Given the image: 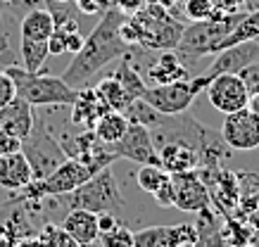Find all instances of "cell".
<instances>
[{
    "instance_id": "6da1fadb",
    "label": "cell",
    "mask_w": 259,
    "mask_h": 247,
    "mask_svg": "<svg viewBox=\"0 0 259 247\" xmlns=\"http://www.w3.org/2000/svg\"><path fill=\"white\" fill-rule=\"evenodd\" d=\"M119 10H105L102 19L98 22L91 36L83 40V45L76 55L71 57L69 67L62 72V81L71 88H83L95 74L105 69L110 62L121 60L128 53L121 36H119Z\"/></svg>"
},
{
    "instance_id": "7a4b0ae2",
    "label": "cell",
    "mask_w": 259,
    "mask_h": 247,
    "mask_svg": "<svg viewBox=\"0 0 259 247\" xmlns=\"http://www.w3.org/2000/svg\"><path fill=\"white\" fill-rule=\"evenodd\" d=\"M5 72L12 76L17 86V95L24 97L26 103H31L33 107H69L76 100V90L79 88H71L62 81V76L48 72H29L19 64H12Z\"/></svg>"
},
{
    "instance_id": "3957f363",
    "label": "cell",
    "mask_w": 259,
    "mask_h": 247,
    "mask_svg": "<svg viewBox=\"0 0 259 247\" xmlns=\"http://www.w3.org/2000/svg\"><path fill=\"white\" fill-rule=\"evenodd\" d=\"M245 17V12H224L219 10L217 15H212L209 19L202 22H193L190 26L183 29L176 53L183 57H212L217 53V45L226 38L228 33L236 29V24Z\"/></svg>"
},
{
    "instance_id": "277c9868",
    "label": "cell",
    "mask_w": 259,
    "mask_h": 247,
    "mask_svg": "<svg viewBox=\"0 0 259 247\" xmlns=\"http://www.w3.org/2000/svg\"><path fill=\"white\" fill-rule=\"evenodd\" d=\"M60 197L64 200V205L69 209H86V212H93V214H102V212L121 214L126 209V202L121 197V192H119L117 178H114L110 167L100 169L98 174L91 176L76 190L60 195Z\"/></svg>"
},
{
    "instance_id": "5b68a950",
    "label": "cell",
    "mask_w": 259,
    "mask_h": 247,
    "mask_svg": "<svg viewBox=\"0 0 259 247\" xmlns=\"http://www.w3.org/2000/svg\"><path fill=\"white\" fill-rule=\"evenodd\" d=\"M131 19L136 22L138 33H141L138 43L148 50H176L183 29H186L159 3H148L141 12L131 15Z\"/></svg>"
},
{
    "instance_id": "8992f818",
    "label": "cell",
    "mask_w": 259,
    "mask_h": 247,
    "mask_svg": "<svg viewBox=\"0 0 259 247\" xmlns=\"http://www.w3.org/2000/svg\"><path fill=\"white\" fill-rule=\"evenodd\" d=\"M98 171L91 169L86 162L74 160V157H67V160L60 164V167L53 171L50 176L40 178V181H31V183L24 188V192H19V200H26V202H33V200H48V197H60V195H67V192L76 190L79 185H83L95 176Z\"/></svg>"
},
{
    "instance_id": "52a82bcc",
    "label": "cell",
    "mask_w": 259,
    "mask_h": 247,
    "mask_svg": "<svg viewBox=\"0 0 259 247\" xmlns=\"http://www.w3.org/2000/svg\"><path fill=\"white\" fill-rule=\"evenodd\" d=\"M207 83H209V79H204L202 74L190 76L186 81H174V83H155L152 88H145L143 100L152 110H157L159 114L174 117V114L190 110V105L195 103L197 95H202Z\"/></svg>"
},
{
    "instance_id": "ba28073f",
    "label": "cell",
    "mask_w": 259,
    "mask_h": 247,
    "mask_svg": "<svg viewBox=\"0 0 259 247\" xmlns=\"http://www.w3.org/2000/svg\"><path fill=\"white\" fill-rule=\"evenodd\" d=\"M22 152L24 157L29 160V164H31L33 181H40V178L50 176L67 160V152L62 150V145L57 143V138L48 131L43 119L33 121L31 133L22 140Z\"/></svg>"
},
{
    "instance_id": "9c48e42d",
    "label": "cell",
    "mask_w": 259,
    "mask_h": 247,
    "mask_svg": "<svg viewBox=\"0 0 259 247\" xmlns=\"http://www.w3.org/2000/svg\"><path fill=\"white\" fill-rule=\"evenodd\" d=\"M197 174L204 181L212 207L221 216H231L238 209L240 200H243V176L226 171V169L217 164V167H197Z\"/></svg>"
},
{
    "instance_id": "30bf717a",
    "label": "cell",
    "mask_w": 259,
    "mask_h": 247,
    "mask_svg": "<svg viewBox=\"0 0 259 247\" xmlns=\"http://www.w3.org/2000/svg\"><path fill=\"white\" fill-rule=\"evenodd\" d=\"M224 143L236 152H252L259 147V117L250 107H243L238 112H231L224 117L221 126Z\"/></svg>"
},
{
    "instance_id": "8fae6325",
    "label": "cell",
    "mask_w": 259,
    "mask_h": 247,
    "mask_svg": "<svg viewBox=\"0 0 259 247\" xmlns=\"http://www.w3.org/2000/svg\"><path fill=\"white\" fill-rule=\"evenodd\" d=\"M202 95L221 114H231V112L243 110V107H247V100H250V93H247V88H245L243 79L238 74H219V76H214L204 86Z\"/></svg>"
},
{
    "instance_id": "7c38bea8",
    "label": "cell",
    "mask_w": 259,
    "mask_h": 247,
    "mask_svg": "<svg viewBox=\"0 0 259 247\" xmlns=\"http://www.w3.org/2000/svg\"><path fill=\"white\" fill-rule=\"evenodd\" d=\"M112 150L117 155V160L121 157V160H131L136 164H155V167H159V152L155 140H152L150 128L143 126V124H136V121L128 124V131L124 133L121 140L112 143Z\"/></svg>"
},
{
    "instance_id": "4fadbf2b",
    "label": "cell",
    "mask_w": 259,
    "mask_h": 247,
    "mask_svg": "<svg viewBox=\"0 0 259 247\" xmlns=\"http://www.w3.org/2000/svg\"><path fill=\"white\" fill-rule=\"evenodd\" d=\"M171 183H174V207L181 212H202V209L212 207V200H209V190L204 181L200 178L197 169L193 171H183V174H171Z\"/></svg>"
},
{
    "instance_id": "5bb4252c",
    "label": "cell",
    "mask_w": 259,
    "mask_h": 247,
    "mask_svg": "<svg viewBox=\"0 0 259 247\" xmlns=\"http://www.w3.org/2000/svg\"><path fill=\"white\" fill-rule=\"evenodd\" d=\"M212 64L202 72L204 79L212 81L219 74H238L243 67L257 62L259 60V40H247V43H238L231 48H224L219 53H214Z\"/></svg>"
},
{
    "instance_id": "9a60e30c",
    "label": "cell",
    "mask_w": 259,
    "mask_h": 247,
    "mask_svg": "<svg viewBox=\"0 0 259 247\" xmlns=\"http://www.w3.org/2000/svg\"><path fill=\"white\" fill-rule=\"evenodd\" d=\"M195 240L193 223H176V226H148L134 233V247H179L183 242Z\"/></svg>"
},
{
    "instance_id": "2e32d148",
    "label": "cell",
    "mask_w": 259,
    "mask_h": 247,
    "mask_svg": "<svg viewBox=\"0 0 259 247\" xmlns=\"http://www.w3.org/2000/svg\"><path fill=\"white\" fill-rule=\"evenodd\" d=\"M33 105L26 103L24 97L17 95L15 100H10L5 107H0V128L12 133L15 138L24 140V138L31 133L33 128Z\"/></svg>"
},
{
    "instance_id": "e0dca14e",
    "label": "cell",
    "mask_w": 259,
    "mask_h": 247,
    "mask_svg": "<svg viewBox=\"0 0 259 247\" xmlns=\"http://www.w3.org/2000/svg\"><path fill=\"white\" fill-rule=\"evenodd\" d=\"M157 152L159 167L169 174H183V171H193L200 167V155L186 140H169V143L159 145Z\"/></svg>"
},
{
    "instance_id": "ac0fdd59",
    "label": "cell",
    "mask_w": 259,
    "mask_h": 247,
    "mask_svg": "<svg viewBox=\"0 0 259 247\" xmlns=\"http://www.w3.org/2000/svg\"><path fill=\"white\" fill-rule=\"evenodd\" d=\"M69 107H71V124L83 128V131L93 128L95 121L110 110L107 105L102 103V97L98 95L95 88H81V90H76V100Z\"/></svg>"
},
{
    "instance_id": "d6986e66",
    "label": "cell",
    "mask_w": 259,
    "mask_h": 247,
    "mask_svg": "<svg viewBox=\"0 0 259 247\" xmlns=\"http://www.w3.org/2000/svg\"><path fill=\"white\" fill-rule=\"evenodd\" d=\"M33 181V171L24 152H12V155H0V188L3 190H24Z\"/></svg>"
},
{
    "instance_id": "ffe728a7",
    "label": "cell",
    "mask_w": 259,
    "mask_h": 247,
    "mask_svg": "<svg viewBox=\"0 0 259 247\" xmlns=\"http://www.w3.org/2000/svg\"><path fill=\"white\" fill-rule=\"evenodd\" d=\"M195 247H228L226 235H224V216L214 207H207L197 212L195 219Z\"/></svg>"
},
{
    "instance_id": "44dd1931",
    "label": "cell",
    "mask_w": 259,
    "mask_h": 247,
    "mask_svg": "<svg viewBox=\"0 0 259 247\" xmlns=\"http://www.w3.org/2000/svg\"><path fill=\"white\" fill-rule=\"evenodd\" d=\"M62 231L69 235L74 242H79L81 247L93 245L100 238L98 231V214L86 212V209H69L67 216L62 219Z\"/></svg>"
},
{
    "instance_id": "7402d4cb",
    "label": "cell",
    "mask_w": 259,
    "mask_h": 247,
    "mask_svg": "<svg viewBox=\"0 0 259 247\" xmlns=\"http://www.w3.org/2000/svg\"><path fill=\"white\" fill-rule=\"evenodd\" d=\"M148 76L155 83H174V81H186L190 79V69L186 67L183 57L174 50H164L157 57V62L150 67Z\"/></svg>"
},
{
    "instance_id": "603a6c76",
    "label": "cell",
    "mask_w": 259,
    "mask_h": 247,
    "mask_svg": "<svg viewBox=\"0 0 259 247\" xmlns=\"http://www.w3.org/2000/svg\"><path fill=\"white\" fill-rule=\"evenodd\" d=\"M55 31V19L50 15V10L33 8L22 15V24H19V38L29 40H48Z\"/></svg>"
},
{
    "instance_id": "cb8c5ba5",
    "label": "cell",
    "mask_w": 259,
    "mask_h": 247,
    "mask_svg": "<svg viewBox=\"0 0 259 247\" xmlns=\"http://www.w3.org/2000/svg\"><path fill=\"white\" fill-rule=\"evenodd\" d=\"M128 117H126L124 112H117V110H107L105 114H102L100 119L95 121V136L100 138L102 143H117V140H121L124 138V133L128 131Z\"/></svg>"
},
{
    "instance_id": "d4e9b609",
    "label": "cell",
    "mask_w": 259,
    "mask_h": 247,
    "mask_svg": "<svg viewBox=\"0 0 259 247\" xmlns=\"http://www.w3.org/2000/svg\"><path fill=\"white\" fill-rule=\"evenodd\" d=\"M98 95L102 97V103L107 105L110 110H117V112H124L128 105L134 103V97L128 95V90H126L121 83H119L114 76H107V79H100L98 81Z\"/></svg>"
},
{
    "instance_id": "484cf974",
    "label": "cell",
    "mask_w": 259,
    "mask_h": 247,
    "mask_svg": "<svg viewBox=\"0 0 259 247\" xmlns=\"http://www.w3.org/2000/svg\"><path fill=\"white\" fill-rule=\"evenodd\" d=\"M19 55H22V67L29 72H43L46 60L50 57L48 40H29L19 38Z\"/></svg>"
},
{
    "instance_id": "4316f807",
    "label": "cell",
    "mask_w": 259,
    "mask_h": 247,
    "mask_svg": "<svg viewBox=\"0 0 259 247\" xmlns=\"http://www.w3.org/2000/svg\"><path fill=\"white\" fill-rule=\"evenodd\" d=\"M114 79L121 83V86L128 90V95L134 97H143V93H145V88H148V83L143 81V76L138 72H136V67L126 57H121V62H119V67H117V72L112 74Z\"/></svg>"
},
{
    "instance_id": "83f0119b",
    "label": "cell",
    "mask_w": 259,
    "mask_h": 247,
    "mask_svg": "<svg viewBox=\"0 0 259 247\" xmlns=\"http://www.w3.org/2000/svg\"><path fill=\"white\" fill-rule=\"evenodd\" d=\"M169 178H171V174L164 171L162 167H155V164H141V171L136 174L138 188L145 190V192H150V195H155Z\"/></svg>"
},
{
    "instance_id": "f1b7e54d",
    "label": "cell",
    "mask_w": 259,
    "mask_h": 247,
    "mask_svg": "<svg viewBox=\"0 0 259 247\" xmlns=\"http://www.w3.org/2000/svg\"><path fill=\"white\" fill-rule=\"evenodd\" d=\"M124 114L128 117V121H136V124H143V126H155L159 119H162V114L157 110H152L143 97H136L134 103L128 105L124 110Z\"/></svg>"
},
{
    "instance_id": "f546056e",
    "label": "cell",
    "mask_w": 259,
    "mask_h": 247,
    "mask_svg": "<svg viewBox=\"0 0 259 247\" xmlns=\"http://www.w3.org/2000/svg\"><path fill=\"white\" fill-rule=\"evenodd\" d=\"M233 216H238L240 221H245L254 231H259V190L247 195V197L243 195V200H240L238 209L233 212Z\"/></svg>"
},
{
    "instance_id": "4dcf8cb0",
    "label": "cell",
    "mask_w": 259,
    "mask_h": 247,
    "mask_svg": "<svg viewBox=\"0 0 259 247\" xmlns=\"http://www.w3.org/2000/svg\"><path fill=\"white\" fill-rule=\"evenodd\" d=\"M217 12H219V8H217L214 0H186V17H188L190 22L209 19Z\"/></svg>"
},
{
    "instance_id": "1f68e13d",
    "label": "cell",
    "mask_w": 259,
    "mask_h": 247,
    "mask_svg": "<svg viewBox=\"0 0 259 247\" xmlns=\"http://www.w3.org/2000/svg\"><path fill=\"white\" fill-rule=\"evenodd\" d=\"M102 242V247H134V233L128 231L126 226H114L112 231L107 233H100V238H98Z\"/></svg>"
},
{
    "instance_id": "d6a6232c",
    "label": "cell",
    "mask_w": 259,
    "mask_h": 247,
    "mask_svg": "<svg viewBox=\"0 0 259 247\" xmlns=\"http://www.w3.org/2000/svg\"><path fill=\"white\" fill-rule=\"evenodd\" d=\"M238 76L243 79L245 88H247V93H259V60L257 62L247 64V67H243L240 72H238Z\"/></svg>"
},
{
    "instance_id": "836d02e7",
    "label": "cell",
    "mask_w": 259,
    "mask_h": 247,
    "mask_svg": "<svg viewBox=\"0 0 259 247\" xmlns=\"http://www.w3.org/2000/svg\"><path fill=\"white\" fill-rule=\"evenodd\" d=\"M17 97V86L12 76H10L5 69H0V107H5L10 100H15Z\"/></svg>"
},
{
    "instance_id": "e575fe53",
    "label": "cell",
    "mask_w": 259,
    "mask_h": 247,
    "mask_svg": "<svg viewBox=\"0 0 259 247\" xmlns=\"http://www.w3.org/2000/svg\"><path fill=\"white\" fill-rule=\"evenodd\" d=\"M19 150H22V140L0 128V155H12V152H19Z\"/></svg>"
},
{
    "instance_id": "d590c367",
    "label": "cell",
    "mask_w": 259,
    "mask_h": 247,
    "mask_svg": "<svg viewBox=\"0 0 259 247\" xmlns=\"http://www.w3.org/2000/svg\"><path fill=\"white\" fill-rule=\"evenodd\" d=\"M74 3L83 15H100V12H105V5L110 0H74Z\"/></svg>"
},
{
    "instance_id": "8d00e7d4",
    "label": "cell",
    "mask_w": 259,
    "mask_h": 247,
    "mask_svg": "<svg viewBox=\"0 0 259 247\" xmlns=\"http://www.w3.org/2000/svg\"><path fill=\"white\" fill-rule=\"evenodd\" d=\"M114 3H117V10L124 17L136 15V12H141V10L148 5V0H114Z\"/></svg>"
},
{
    "instance_id": "74e56055",
    "label": "cell",
    "mask_w": 259,
    "mask_h": 247,
    "mask_svg": "<svg viewBox=\"0 0 259 247\" xmlns=\"http://www.w3.org/2000/svg\"><path fill=\"white\" fill-rule=\"evenodd\" d=\"M152 197L157 200V205H162V207H174V183H171V178H169V181H166Z\"/></svg>"
},
{
    "instance_id": "f35d334b",
    "label": "cell",
    "mask_w": 259,
    "mask_h": 247,
    "mask_svg": "<svg viewBox=\"0 0 259 247\" xmlns=\"http://www.w3.org/2000/svg\"><path fill=\"white\" fill-rule=\"evenodd\" d=\"M114 226H119L117 214H110V212H102V214H98V231H100V233L112 231Z\"/></svg>"
},
{
    "instance_id": "ab89813d",
    "label": "cell",
    "mask_w": 259,
    "mask_h": 247,
    "mask_svg": "<svg viewBox=\"0 0 259 247\" xmlns=\"http://www.w3.org/2000/svg\"><path fill=\"white\" fill-rule=\"evenodd\" d=\"M8 5L15 8L17 12H19V10H22V12H29V10H33V8H43L46 0H10Z\"/></svg>"
},
{
    "instance_id": "60d3db41",
    "label": "cell",
    "mask_w": 259,
    "mask_h": 247,
    "mask_svg": "<svg viewBox=\"0 0 259 247\" xmlns=\"http://www.w3.org/2000/svg\"><path fill=\"white\" fill-rule=\"evenodd\" d=\"M214 3H217V8L228 10V12H233V10H236L238 5H243L245 0H214Z\"/></svg>"
},
{
    "instance_id": "b9f144b4",
    "label": "cell",
    "mask_w": 259,
    "mask_h": 247,
    "mask_svg": "<svg viewBox=\"0 0 259 247\" xmlns=\"http://www.w3.org/2000/svg\"><path fill=\"white\" fill-rule=\"evenodd\" d=\"M247 107H250V110L259 117V93H252L250 100H247Z\"/></svg>"
},
{
    "instance_id": "7bdbcfd3",
    "label": "cell",
    "mask_w": 259,
    "mask_h": 247,
    "mask_svg": "<svg viewBox=\"0 0 259 247\" xmlns=\"http://www.w3.org/2000/svg\"><path fill=\"white\" fill-rule=\"evenodd\" d=\"M46 3H57V5H67V3H71V0H46Z\"/></svg>"
},
{
    "instance_id": "ee69618b",
    "label": "cell",
    "mask_w": 259,
    "mask_h": 247,
    "mask_svg": "<svg viewBox=\"0 0 259 247\" xmlns=\"http://www.w3.org/2000/svg\"><path fill=\"white\" fill-rule=\"evenodd\" d=\"M179 247H195L193 242H183V245H179Z\"/></svg>"
},
{
    "instance_id": "f6af8a7d",
    "label": "cell",
    "mask_w": 259,
    "mask_h": 247,
    "mask_svg": "<svg viewBox=\"0 0 259 247\" xmlns=\"http://www.w3.org/2000/svg\"><path fill=\"white\" fill-rule=\"evenodd\" d=\"M0 3H5V5H8V3H10V0H0Z\"/></svg>"
},
{
    "instance_id": "bcb514c9",
    "label": "cell",
    "mask_w": 259,
    "mask_h": 247,
    "mask_svg": "<svg viewBox=\"0 0 259 247\" xmlns=\"http://www.w3.org/2000/svg\"><path fill=\"white\" fill-rule=\"evenodd\" d=\"M257 40H259V38H257Z\"/></svg>"
}]
</instances>
